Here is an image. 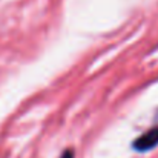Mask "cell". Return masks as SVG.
I'll return each instance as SVG.
<instances>
[{
	"mask_svg": "<svg viewBox=\"0 0 158 158\" xmlns=\"http://www.w3.org/2000/svg\"><path fill=\"white\" fill-rule=\"evenodd\" d=\"M158 144V127H154L151 131H148L146 134H143L141 137H138L134 141V149L140 151V152H146L152 148H155Z\"/></svg>",
	"mask_w": 158,
	"mask_h": 158,
	"instance_id": "1",
	"label": "cell"
},
{
	"mask_svg": "<svg viewBox=\"0 0 158 158\" xmlns=\"http://www.w3.org/2000/svg\"><path fill=\"white\" fill-rule=\"evenodd\" d=\"M61 158H74V154H72V151H66L63 155H61Z\"/></svg>",
	"mask_w": 158,
	"mask_h": 158,
	"instance_id": "2",
	"label": "cell"
}]
</instances>
